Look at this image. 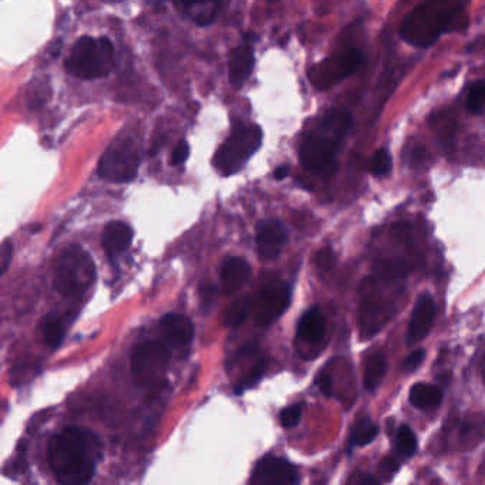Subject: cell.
I'll use <instances>...</instances> for the list:
<instances>
[{"label":"cell","instance_id":"6da1fadb","mask_svg":"<svg viewBox=\"0 0 485 485\" xmlns=\"http://www.w3.org/2000/svg\"><path fill=\"white\" fill-rule=\"evenodd\" d=\"M103 446L90 430L67 427L53 436L49 444V463L61 485H87L94 477Z\"/></svg>","mask_w":485,"mask_h":485},{"label":"cell","instance_id":"7a4b0ae2","mask_svg":"<svg viewBox=\"0 0 485 485\" xmlns=\"http://www.w3.org/2000/svg\"><path fill=\"white\" fill-rule=\"evenodd\" d=\"M351 124L350 113L333 109L324 114L318 127L309 131L299 150L301 164L311 172H329L334 166L339 144Z\"/></svg>","mask_w":485,"mask_h":485},{"label":"cell","instance_id":"3957f363","mask_svg":"<svg viewBox=\"0 0 485 485\" xmlns=\"http://www.w3.org/2000/svg\"><path fill=\"white\" fill-rule=\"evenodd\" d=\"M460 13L461 4L420 3L404 17L400 34L416 47H430L444 31L450 30Z\"/></svg>","mask_w":485,"mask_h":485},{"label":"cell","instance_id":"277c9868","mask_svg":"<svg viewBox=\"0 0 485 485\" xmlns=\"http://www.w3.org/2000/svg\"><path fill=\"white\" fill-rule=\"evenodd\" d=\"M114 64V46L107 37H80L64 60L67 71L81 80L106 77L113 71Z\"/></svg>","mask_w":485,"mask_h":485},{"label":"cell","instance_id":"5b68a950","mask_svg":"<svg viewBox=\"0 0 485 485\" xmlns=\"http://www.w3.org/2000/svg\"><path fill=\"white\" fill-rule=\"evenodd\" d=\"M96 281V264L90 254L79 245L66 248L57 258L54 269V289L64 296L86 292Z\"/></svg>","mask_w":485,"mask_h":485},{"label":"cell","instance_id":"8992f818","mask_svg":"<svg viewBox=\"0 0 485 485\" xmlns=\"http://www.w3.org/2000/svg\"><path fill=\"white\" fill-rule=\"evenodd\" d=\"M262 144L258 126H241L225 140L214 157V165L222 175L236 174Z\"/></svg>","mask_w":485,"mask_h":485},{"label":"cell","instance_id":"52a82bcc","mask_svg":"<svg viewBox=\"0 0 485 485\" xmlns=\"http://www.w3.org/2000/svg\"><path fill=\"white\" fill-rule=\"evenodd\" d=\"M140 154L137 144L129 137L114 140L99 162V174L109 182H130L137 176Z\"/></svg>","mask_w":485,"mask_h":485},{"label":"cell","instance_id":"ba28073f","mask_svg":"<svg viewBox=\"0 0 485 485\" xmlns=\"http://www.w3.org/2000/svg\"><path fill=\"white\" fill-rule=\"evenodd\" d=\"M169 351L160 341H146L137 346L131 357V371L143 390H154L165 380Z\"/></svg>","mask_w":485,"mask_h":485},{"label":"cell","instance_id":"9c48e42d","mask_svg":"<svg viewBox=\"0 0 485 485\" xmlns=\"http://www.w3.org/2000/svg\"><path fill=\"white\" fill-rule=\"evenodd\" d=\"M361 63V54L356 49H349L330 56L309 70L312 84L319 90H327L354 73Z\"/></svg>","mask_w":485,"mask_h":485},{"label":"cell","instance_id":"30bf717a","mask_svg":"<svg viewBox=\"0 0 485 485\" xmlns=\"http://www.w3.org/2000/svg\"><path fill=\"white\" fill-rule=\"evenodd\" d=\"M292 291L285 281H274L268 284L258 299L255 321L258 326L268 327L276 322L289 308Z\"/></svg>","mask_w":485,"mask_h":485},{"label":"cell","instance_id":"8fae6325","mask_svg":"<svg viewBox=\"0 0 485 485\" xmlns=\"http://www.w3.org/2000/svg\"><path fill=\"white\" fill-rule=\"evenodd\" d=\"M299 474L289 461L268 456L259 460L252 474V485H298Z\"/></svg>","mask_w":485,"mask_h":485},{"label":"cell","instance_id":"7c38bea8","mask_svg":"<svg viewBox=\"0 0 485 485\" xmlns=\"http://www.w3.org/2000/svg\"><path fill=\"white\" fill-rule=\"evenodd\" d=\"M288 242V229L278 219L264 221L256 232V248L261 259L274 261Z\"/></svg>","mask_w":485,"mask_h":485},{"label":"cell","instance_id":"4fadbf2b","mask_svg":"<svg viewBox=\"0 0 485 485\" xmlns=\"http://www.w3.org/2000/svg\"><path fill=\"white\" fill-rule=\"evenodd\" d=\"M436 318V304L429 295H421L411 314L407 329V341L410 344L421 341L431 330Z\"/></svg>","mask_w":485,"mask_h":485},{"label":"cell","instance_id":"5bb4252c","mask_svg":"<svg viewBox=\"0 0 485 485\" xmlns=\"http://www.w3.org/2000/svg\"><path fill=\"white\" fill-rule=\"evenodd\" d=\"M390 318L387 305L373 295H369L361 304L360 329L364 337H373Z\"/></svg>","mask_w":485,"mask_h":485},{"label":"cell","instance_id":"9a60e30c","mask_svg":"<svg viewBox=\"0 0 485 485\" xmlns=\"http://www.w3.org/2000/svg\"><path fill=\"white\" fill-rule=\"evenodd\" d=\"M249 264L239 256L228 258L219 272V286L224 294H234L239 291L251 278Z\"/></svg>","mask_w":485,"mask_h":485},{"label":"cell","instance_id":"2e32d148","mask_svg":"<svg viewBox=\"0 0 485 485\" xmlns=\"http://www.w3.org/2000/svg\"><path fill=\"white\" fill-rule=\"evenodd\" d=\"M133 229L123 221H111L103 231V246L107 255L114 259L127 251L133 242Z\"/></svg>","mask_w":485,"mask_h":485},{"label":"cell","instance_id":"e0dca14e","mask_svg":"<svg viewBox=\"0 0 485 485\" xmlns=\"http://www.w3.org/2000/svg\"><path fill=\"white\" fill-rule=\"evenodd\" d=\"M229 80L235 89L244 86L254 69V49L251 44L235 47L229 54Z\"/></svg>","mask_w":485,"mask_h":485},{"label":"cell","instance_id":"ac0fdd59","mask_svg":"<svg viewBox=\"0 0 485 485\" xmlns=\"http://www.w3.org/2000/svg\"><path fill=\"white\" fill-rule=\"evenodd\" d=\"M160 326L162 336L171 344L184 346L188 344L194 337V324L184 315L168 314L162 318Z\"/></svg>","mask_w":485,"mask_h":485},{"label":"cell","instance_id":"d6986e66","mask_svg":"<svg viewBox=\"0 0 485 485\" xmlns=\"http://www.w3.org/2000/svg\"><path fill=\"white\" fill-rule=\"evenodd\" d=\"M298 337L309 346H316L324 340V315L318 308H311L304 314L298 324Z\"/></svg>","mask_w":485,"mask_h":485},{"label":"cell","instance_id":"ffe728a7","mask_svg":"<svg viewBox=\"0 0 485 485\" xmlns=\"http://www.w3.org/2000/svg\"><path fill=\"white\" fill-rule=\"evenodd\" d=\"M443 394L437 386L419 383L411 387L410 390V403L421 410L433 409L441 403Z\"/></svg>","mask_w":485,"mask_h":485},{"label":"cell","instance_id":"44dd1931","mask_svg":"<svg viewBox=\"0 0 485 485\" xmlns=\"http://www.w3.org/2000/svg\"><path fill=\"white\" fill-rule=\"evenodd\" d=\"M386 369H387V360L383 353L377 351L367 357L366 366H364V377H363L366 390L374 391L379 387V384L381 383L386 374Z\"/></svg>","mask_w":485,"mask_h":485},{"label":"cell","instance_id":"7402d4cb","mask_svg":"<svg viewBox=\"0 0 485 485\" xmlns=\"http://www.w3.org/2000/svg\"><path fill=\"white\" fill-rule=\"evenodd\" d=\"M184 13L199 26L211 24L219 11L218 3H184Z\"/></svg>","mask_w":485,"mask_h":485},{"label":"cell","instance_id":"603a6c76","mask_svg":"<svg viewBox=\"0 0 485 485\" xmlns=\"http://www.w3.org/2000/svg\"><path fill=\"white\" fill-rule=\"evenodd\" d=\"M485 437V419L473 417L461 424L460 440L466 449L476 447Z\"/></svg>","mask_w":485,"mask_h":485},{"label":"cell","instance_id":"cb8c5ba5","mask_svg":"<svg viewBox=\"0 0 485 485\" xmlns=\"http://www.w3.org/2000/svg\"><path fill=\"white\" fill-rule=\"evenodd\" d=\"M252 302L249 298H239L232 302L224 314V324L228 327H238L244 324L251 312Z\"/></svg>","mask_w":485,"mask_h":485},{"label":"cell","instance_id":"d4e9b609","mask_svg":"<svg viewBox=\"0 0 485 485\" xmlns=\"http://www.w3.org/2000/svg\"><path fill=\"white\" fill-rule=\"evenodd\" d=\"M41 331L46 343L50 347H59L64 337V324L60 316L51 314L43 319Z\"/></svg>","mask_w":485,"mask_h":485},{"label":"cell","instance_id":"484cf974","mask_svg":"<svg viewBox=\"0 0 485 485\" xmlns=\"http://www.w3.org/2000/svg\"><path fill=\"white\" fill-rule=\"evenodd\" d=\"M377 433L379 430L376 424L370 419H363L353 427L350 433V443L353 446H367L376 439Z\"/></svg>","mask_w":485,"mask_h":485},{"label":"cell","instance_id":"4316f807","mask_svg":"<svg viewBox=\"0 0 485 485\" xmlns=\"http://www.w3.org/2000/svg\"><path fill=\"white\" fill-rule=\"evenodd\" d=\"M396 449L403 457H411L417 451V439L409 426H401L396 436Z\"/></svg>","mask_w":485,"mask_h":485},{"label":"cell","instance_id":"83f0119b","mask_svg":"<svg viewBox=\"0 0 485 485\" xmlns=\"http://www.w3.org/2000/svg\"><path fill=\"white\" fill-rule=\"evenodd\" d=\"M467 107L473 114H480L485 110V81H477L471 86Z\"/></svg>","mask_w":485,"mask_h":485},{"label":"cell","instance_id":"f1b7e54d","mask_svg":"<svg viewBox=\"0 0 485 485\" xmlns=\"http://www.w3.org/2000/svg\"><path fill=\"white\" fill-rule=\"evenodd\" d=\"M391 156L386 149H380L374 153L373 159H371V164H370V171L373 175L377 176H383L387 175L391 169Z\"/></svg>","mask_w":485,"mask_h":485},{"label":"cell","instance_id":"f546056e","mask_svg":"<svg viewBox=\"0 0 485 485\" xmlns=\"http://www.w3.org/2000/svg\"><path fill=\"white\" fill-rule=\"evenodd\" d=\"M264 371H265V360H259V361L251 369V371L246 374V377H245L242 381H239V386H238V389H236L235 391L239 394V393L244 391L245 389H249L251 386H254V384L264 376Z\"/></svg>","mask_w":485,"mask_h":485},{"label":"cell","instance_id":"4dcf8cb0","mask_svg":"<svg viewBox=\"0 0 485 485\" xmlns=\"http://www.w3.org/2000/svg\"><path fill=\"white\" fill-rule=\"evenodd\" d=\"M301 419H302V407L299 404L291 406L281 413V424L288 429L298 426Z\"/></svg>","mask_w":485,"mask_h":485},{"label":"cell","instance_id":"1f68e13d","mask_svg":"<svg viewBox=\"0 0 485 485\" xmlns=\"http://www.w3.org/2000/svg\"><path fill=\"white\" fill-rule=\"evenodd\" d=\"M188 157H189V144L185 140H181L172 150L169 164L174 166L181 165L188 160Z\"/></svg>","mask_w":485,"mask_h":485},{"label":"cell","instance_id":"d6a6232c","mask_svg":"<svg viewBox=\"0 0 485 485\" xmlns=\"http://www.w3.org/2000/svg\"><path fill=\"white\" fill-rule=\"evenodd\" d=\"M11 258H13V242L10 239H6L3 241L1 244V248H0V274L4 275L10 262H11Z\"/></svg>","mask_w":485,"mask_h":485},{"label":"cell","instance_id":"836d02e7","mask_svg":"<svg viewBox=\"0 0 485 485\" xmlns=\"http://www.w3.org/2000/svg\"><path fill=\"white\" fill-rule=\"evenodd\" d=\"M380 474L389 481V480H391L393 479V476L399 471V469H400V464H399V461L396 460V459H393V457H386L381 463H380Z\"/></svg>","mask_w":485,"mask_h":485},{"label":"cell","instance_id":"e575fe53","mask_svg":"<svg viewBox=\"0 0 485 485\" xmlns=\"http://www.w3.org/2000/svg\"><path fill=\"white\" fill-rule=\"evenodd\" d=\"M424 357H426V351L424 350H416V351H413L407 359H406V361H404V369L407 370V371H413V370H416L423 361H424Z\"/></svg>","mask_w":485,"mask_h":485},{"label":"cell","instance_id":"d590c367","mask_svg":"<svg viewBox=\"0 0 485 485\" xmlns=\"http://www.w3.org/2000/svg\"><path fill=\"white\" fill-rule=\"evenodd\" d=\"M316 384L321 389V391L324 393V396H331L333 393V380L327 373H322L318 376L316 379Z\"/></svg>","mask_w":485,"mask_h":485},{"label":"cell","instance_id":"8d00e7d4","mask_svg":"<svg viewBox=\"0 0 485 485\" xmlns=\"http://www.w3.org/2000/svg\"><path fill=\"white\" fill-rule=\"evenodd\" d=\"M316 264L321 268H330L333 265V254L330 252V249H322L316 255Z\"/></svg>","mask_w":485,"mask_h":485},{"label":"cell","instance_id":"74e56055","mask_svg":"<svg viewBox=\"0 0 485 485\" xmlns=\"http://www.w3.org/2000/svg\"><path fill=\"white\" fill-rule=\"evenodd\" d=\"M360 485H381L380 484V481L374 477V476H371V474H361L360 476V483H359Z\"/></svg>","mask_w":485,"mask_h":485},{"label":"cell","instance_id":"f35d334b","mask_svg":"<svg viewBox=\"0 0 485 485\" xmlns=\"http://www.w3.org/2000/svg\"><path fill=\"white\" fill-rule=\"evenodd\" d=\"M288 175H289V166L288 165H281L275 169V179H278V181L285 179Z\"/></svg>","mask_w":485,"mask_h":485},{"label":"cell","instance_id":"ab89813d","mask_svg":"<svg viewBox=\"0 0 485 485\" xmlns=\"http://www.w3.org/2000/svg\"><path fill=\"white\" fill-rule=\"evenodd\" d=\"M483 377H484L485 380V356L484 359H483Z\"/></svg>","mask_w":485,"mask_h":485}]
</instances>
